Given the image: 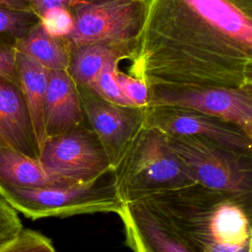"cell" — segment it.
Masks as SVG:
<instances>
[{"label":"cell","instance_id":"5bb4252c","mask_svg":"<svg viewBox=\"0 0 252 252\" xmlns=\"http://www.w3.org/2000/svg\"><path fill=\"white\" fill-rule=\"evenodd\" d=\"M17 72L19 87L40 151L45 141L43 110L49 70L25 54L17 52Z\"/></svg>","mask_w":252,"mask_h":252},{"label":"cell","instance_id":"8fae6325","mask_svg":"<svg viewBox=\"0 0 252 252\" xmlns=\"http://www.w3.org/2000/svg\"><path fill=\"white\" fill-rule=\"evenodd\" d=\"M117 215L123 224L125 244L132 252H196L140 201L124 204Z\"/></svg>","mask_w":252,"mask_h":252},{"label":"cell","instance_id":"52a82bcc","mask_svg":"<svg viewBox=\"0 0 252 252\" xmlns=\"http://www.w3.org/2000/svg\"><path fill=\"white\" fill-rule=\"evenodd\" d=\"M38 160L49 174L69 184L90 182L112 170L98 138L84 124L47 138Z\"/></svg>","mask_w":252,"mask_h":252},{"label":"cell","instance_id":"4fadbf2b","mask_svg":"<svg viewBox=\"0 0 252 252\" xmlns=\"http://www.w3.org/2000/svg\"><path fill=\"white\" fill-rule=\"evenodd\" d=\"M75 82L67 71H49L43 120L45 140L84 124Z\"/></svg>","mask_w":252,"mask_h":252},{"label":"cell","instance_id":"9a60e30c","mask_svg":"<svg viewBox=\"0 0 252 252\" xmlns=\"http://www.w3.org/2000/svg\"><path fill=\"white\" fill-rule=\"evenodd\" d=\"M133 47L109 43H91L69 51L67 72L76 85L94 90L96 78L104 64L113 57L130 60Z\"/></svg>","mask_w":252,"mask_h":252},{"label":"cell","instance_id":"2e32d148","mask_svg":"<svg viewBox=\"0 0 252 252\" xmlns=\"http://www.w3.org/2000/svg\"><path fill=\"white\" fill-rule=\"evenodd\" d=\"M0 183L26 188L69 185L49 174L38 159L12 149H0Z\"/></svg>","mask_w":252,"mask_h":252},{"label":"cell","instance_id":"8992f818","mask_svg":"<svg viewBox=\"0 0 252 252\" xmlns=\"http://www.w3.org/2000/svg\"><path fill=\"white\" fill-rule=\"evenodd\" d=\"M73 28L62 38L70 50L91 43L129 45L134 49L143 12L141 0H92L70 10Z\"/></svg>","mask_w":252,"mask_h":252},{"label":"cell","instance_id":"ffe728a7","mask_svg":"<svg viewBox=\"0 0 252 252\" xmlns=\"http://www.w3.org/2000/svg\"><path fill=\"white\" fill-rule=\"evenodd\" d=\"M0 252H56V250L52 241L42 233L23 228L15 239L0 248Z\"/></svg>","mask_w":252,"mask_h":252},{"label":"cell","instance_id":"44dd1931","mask_svg":"<svg viewBox=\"0 0 252 252\" xmlns=\"http://www.w3.org/2000/svg\"><path fill=\"white\" fill-rule=\"evenodd\" d=\"M39 24L49 35L64 38L73 28V17L68 9L54 8L46 11L40 17Z\"/></svg>","mask_w":252,"mask_h":252},{"label":"cell","instance_id":"3957f363","mask_svg":"<svg viewBox=\"0 0 252 252\" xmlns=\"http://www.w3.org/2000/svg\"><path fill=\"white\" fill-rule=\"evenodd\" d=\"M113 170L124 204L195 184L165 134L145 120Z\"/></svg>","mask_w":252,"mask_h":252},{"label":"cell","instance_id":"cb8c5ba5","mask_svg":"<svg viewBox=\"0 0 252 252\" xmlns=\"http://www.w3.org/2000/svg\"><path fill=\"white\" fill-rule=\"evenodd\" d=\"M0 78L19 84L17 72V51L13 44L0 45Z\"/></svg>","mask_w":252,"mask_h":252},{"label":"cell","instance_id":"9c48e42d","mask_svg":"<svg viewBox=\"0 0 252 252\" xmlns=\"http://www.w3.org/2000/svg\"><path fill=\"white\" fill-rule=\"evenodd\" d=\"M76 86L84 116L114 169L143 124L146 107L121 106L105 100L89 88Z\"/></svg>","mask_w":252,"mask_h":252},{"label":"cell","instance_id":"d4e9b609","mask_svg":"<svg viewBox=\"0 0 252 252\" xmlns=\"http://www.w3.org/2000/svg\"><path fill=\"white\" fill-rule=\"evenodd\" d=\"M30 6L32 13H33L37 19L39 20L40 17L48 10L54 8H65L71 10L74 6L88 2L92 0H26Z\"/></svg>","mask_w":252,"mask_h":252},{"label":"cell","instance_id":"d6986e66","mask_svg":"<svg viewBox=\"0 0 252 252\" xmlns=\"http://www.w3.org/2000/svg\"><path fill=\"white\" fill-rule=\"evenodd\" d=\"M38 21L32 12L0 7V36H9L14 42L23 37Z\"/></svg>","mask_w":252,"mask_h":252},{"label":"cell","instance_id":"7a4b0ae2","mask_svg":"<svg viewBox=\"0 0 252 252\" xmlns=\"http://www.w3.org/2000/svg\"><path fill=\"white\" fill-rule=\"evenodd\" d=\"M140 202L196 252H252V203L198 184Z\"/></svg>","mask_w":252,"mask_h":252},{"label":"cell","instance_id":"277c9868","mask_svg":"<svg viewBox=\"0 0 252 252\" xmlns=\"http://www.w3.org/2000/svg\"><path fill=\"white\" fill-rule=\"evenodd\" d=\"M0 195L26 218H66L96 213L118 214L124 203L115 182L114 170L86 183L26 188L0 183Z\"/></svg>","mask_w":252,"mask_h":252},{"label":"cell","instance_id":"484cf974","mask_svg":"<svg viewBox=\"0 0 252 252\" xmlns=\"http://www.w3.org/2000/svg\"><path fill=\"white\" fill-rule=\"evenodd\" d=\"M0 7L19 11L32 12L26 0H0ZM33 14V13H32Z\"/></svg>","mask_w":252,"mask_h":252},{"label":"cell","instance_id":"603a6c76","mask_svg":"<svg viewBox=\"0 0 252 252\" xmlns=\"http://www.w3.org/2000/svg\"><path fill=\"white\" fill-rule=\"evenodd\" d=\"M23 228L17 211L0 195V248L15 239Z\"/></svg>","mask_w":252,"mask_h":252},{"label":"cell","instance_id":"5b68a950","mask_svg":"<svg viewBox=\"0 0 252 252\" xmlns=\"http://www.w3.org/2000/svg\"><path fill=\"white\" fill-rule=\"evenodd\" d=\"M165 136L195 184L252 203V154L200 137Z\"/></svg>","mask_w":252,"mask_h":252},{"label":"cell","instance_id":"ac0fdd59","mask_svg":"<svg viewBox=\"0 0 252 252\" xmlns=\"http://www.w3.org/2000/svg\"><path fill=\"white\" fill-rule=\"evenodd\" d=\"M122 60L121 57H113L104 64L96 78L93 91L109 102L121 106L136 107L123 95L116 81L118 63Z\"/></svg>","mask_w":252,"mask_h":252},{"label":"cell","instance_id":"ba28073f","mask_svg":"<svg viewBox=\"0 0 252 252\" xmlns=\"http://www.w3.org/2000/svg\"><path fill=\"white\" fill-rule=\"evenodd\" d=\"M147 106L191 109L221 119L252 138V91L223 87L149 90Z\"/></svg>","mask_w":252,"mask_h":252},{"label":"cell","instance_id":"6da1fadb","mask_svg":"<svg viewBox=\"0 0 252 252\" xmlns=\"http://www.w3.org/2000/svg\"><path fill=\"white\" fill-rule=\"evenodd\" d=\"M129 75L149 90L252 91V0H141Z\"/></svg>","mask_w":252,"mask_h":252},{"label":"cell","instance_id":"30bf717a","mask_svg":"<svg viewBox=\"0 0 252 252\" xmlns=\"http://www.w3.org/2000/svg\"><path fill=\"white\" fill-rule=\"evenodd\" d=\"M145 124L165 135L200 137L238 152L252 154V138L240 128L191 109L146 106Z\"/></svg>","mask_w":252,"mask_h":252},{"label":"cell","instance_id":"e0dca14e","mask_svg":"<svg viewBox=\"0 0 252 252\" xmlns=\"http://www.w3.org/2000/svg\"><path fill=\"white\" fill-rule=\"evenodd\" d=\"M13 46L17 52L32 58L49 71H67L69 53L62 40L49 35L36 23L23 37L15 40Z\"/></svg>","mask_w":252,"mask_h":252},{"label":"cell","instance_id":"7c38bea8","mask_svg":"<svg viewBox=\"0 0 252 252\" xmlns=\"http://www.w3.org/2000/svg\"><path fill=\"white\" fill-rule=\"evenodd\" d=\"M0 149L38 159L39 150L19 84L0 78Z\"/></svg>","mask_w":252,"mask_h":252},{"label":"cell","instance_id":"7402d4cb","mask_svg":"<svg viewBox=\"0 0 252 252\" xmlns=\"http://www.w3.org/2000/svg\"><path fill=\"white\" fill-rule=\"evenodd\" d=\"M116 81L123 95L136 107H146L149 100V89L139 78L116 72Z\"/></svg>","mask_w":252,"mask_h":252}]
</instances>
